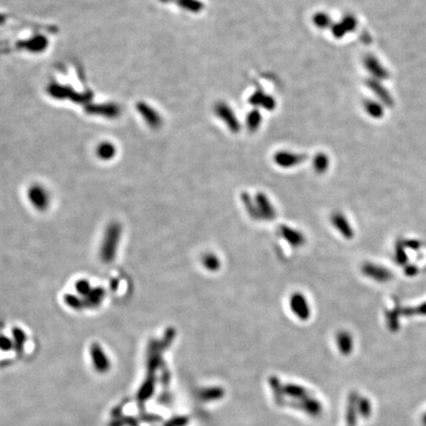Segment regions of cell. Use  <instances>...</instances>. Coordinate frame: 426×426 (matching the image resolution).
<instances>
[{
    "label": "cell",
    "mask_w": 426,
    "mask_h": 426,
    "mask_svg": "<svg viewBox=\"0 0 426 426\" xmlns=\"http://www.w3.org/2000/svg\"><path fill=\"white\" fill-rule=\"evenodd\" d=\"M122 229L117 223L111 224L106 229L105 239L101 248V259L104 263H111L116 257L118 244L121 239Z\"/></svg>",
    "instance_id": "1"
},
{
    "label": "cell",
    "mask_w": 426,
    "mask_h": 426,
    "mask_svg": "<svg viewBox=\"0 0 426 426\" xmlns=\"http://www.w3.org/2000/svg\"><path fill=\"white\" fill-rule=\"evenodd\" d=\"M28 198L32 205L39 209L45 210L50 204V196L45 187L39 185H34L29 188Z\"/></svg>",
    "instance_id": "2"
},
{
    "label": "cell",
    "mask_w": 426,
    "mask_h": 426,
    "mask_svg": "<svg viewBox=\"0 0 426 426\" xmlns=\"http://www.w3.org/2000/svg\"><path fill=\"white\" fill-rule=\"evenodd\" d=\"M98 156L101 159L109 160L112 159L113 156L116 154V149L114 147L113 144L110 143H102L97 150Z\"/></svg>",
    "instance_id": "3"
},
{
    "label": "cell",
    "mask_w": 426,
    "mask_h": 426,
    "mask_svg": "<svg viewBox=\"0 0 426 426\" xmlns=\"http://www.w3.org/2000/svg\"><path fill=\"white\" fill-rule=\"evenodd\" d=\"M76 290L80 294H82L84 296H87L90 293V291L92 290V288H91V286H90V284H89L88 281L80 280V281L77 282V284H76Z\"/></svg>",
    "instance_id": "4"
}]
</instances>
